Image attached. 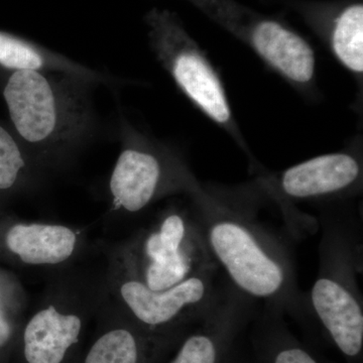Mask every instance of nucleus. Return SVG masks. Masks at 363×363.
Returning <instances> with one entry per match:
<instances>
[{
    "label": "nucleus",
    "mask_w": 363,
    "mask_h": 363,
    "mask_svg": "<svg viewBox=\"0 0 363 363\" xmlns=\"http://www.w3.org/2000/svg\"><path fill=\"white\" fill-rule=\"evenodd\" d=\"M95 82L65 73L11 72L4 87L16 138L33 162L67 156L91 135Z\"/></svg>",
    "instance_id": "nucleus-1"
},
{
    "label": "nucleus",
    "mask_w": 363,
    "mask_h": 363,
    "mask_svg": "<svg viewBox=\"0 0 363 363\" xmlns=\"http://www.w3.org/2000/svg\"><path fill=\"white\" fill-rule=\"evenodd\" d=\"M199 198L207 247L234 290L247 298L298 309L292 262L279 241L247 217L213 204L202 193Z\"/></svg>",
    "instance_id": "nucleus-2"
},
{
    "label": "nucleus",
    "mask_w": 363,
    "mask_h": 363,
    "mask_svg": "<svg viewBox=\"0 0 363 363\" xmlns=\"http://www.w3.org/2000/svg\"><path fill=\"white\" fill-rule=\"evenodd\" d=\"M119 269L152 291L168 290L196 274L216 272L199 221L169 210L123 250Z\"/></svg>",
    "instance_id": "nucleus-3"
},
{
    "label": "nucleus",
    "mask_w": 363,
    "mask_h": 363,
    "mask_svg": "<svg viewBox=\"0 0 363 363\" xmlns=\"http://www.w3.org/2000/svg\"><path fill=\"white\" fill-rule=\"evenodd\" d=\"M150 48L186 97L215 123L238 135L220 76L178 16L154 9L145 16Z\"/></svg>",
    "instance_id": "nucleus-4"
},
{
    "label": "nucleus",
    "mask_w": 363,
    "mask_h": 363,
    "mask_svg": "<svg viewBox=\"0 0 363 363\" xmlns=\"http://www.w3.org/2000/svg\"><path fill=\"white\" fill-rule=\"evenodd\" d=\"M352 250L342 233H326L310 307L344 357L357 360L362 354L363 306Z\"/></svg>",
    "instance_id": "nucleus-5"
},
{
    "label": "nucleus",
    "mask_w": 363,
    "mask_h": 363,
    "mask_svg": "<svg viewBox=\"0 0 363 363\" xmlns=\"http://www.w3.org/2000/svg\"><path fill=\"white\" fill-rule=\"evenodd\" d=\"M188 1L252 48L272 70L296 87H311L316 66L314 50L292 28L241 6L235 0Z\"/></svg>",
    "instance_id": "nucleus-6"
},
{
    "label": "nucleus",
    "mask_w": 363,
    "mask_h": 363,
    "mask_svg": "<svg viewBox=\"0 0 363 363\" xmlns=\"http://www.w3.org/2000/svg\"><path fill=\"white\" fill-rule=\"evenodd\" d=\"M121 150L109 179L117 210L138 213L164 196L190 191L199 194L194 179L173 155L123 123Z\"/></svg>",
    "instance_id": "nucleus-7"
},
{
    "label": "nucleus",
    "mask_w": 363,
    "mask_h": 363,
    "mask_svg": "<svg viewBox=\"0 0 363 363\" xmlns=\"http://www.w3.org/2000/svg\"><path fill=\"white\" fill-rule=\"evenodd\" d=\"M215 274H196L168 290L152 291L118 269L117 298L133 324L157 335L206 315L222 294L215 285Z\"/></svg>",
    "instance_id": "nucleus-8"
},
{
    "label": "nucleus",
    "mask_w": 363,
    "mask_h": 363,
    "mask_svg": "<svg viewBox=\"0 0 363 363\" xmlns=\"http://www.w3.org/2000/svg\"><path fill=\"white\" fill-rule=\"evenodd\" d=\"M362 179V164L348 152H333L300 162L281 176V189L295 200L342 194Z\"/></svg>",
    "instance_id": "nucleus-9"
},
{
    "label": "nucleus",
    "mask_w": 363,
    "mask_h": 363,
    "mask_svg": "<svg viewBox=\"0 0 363 363\" xmlns=\"http://www.w3.org/2000/svg\"><path fill=\"white\" fill-rule=\"evenodd\" d=\"M82 318L50 305L33 315L23 333V357L28 363H63L78 342Z\"/></svg>",
    "instance_id": "nucleus-10"
},
{
    "label": "nucleus",
    "mask_w": 363,
    "mask_h": 363,
    "mask_svg": "<svg viewBox=\"0 0 363 363\" xmlns=\"http://www.w3.org/2000/svg\"><path fill=\"white\" fill-rule=\"evenodd\" d=\"M79 234L62 224L16 223L7 230L6 245L23 264L33 267L59 266L75 255Z\"/></svg>",
    "instance_id": "nucleus-11"
},
{
    "label": "nucleus",
    "mask_w": 363,
    "mask_h": 363,
    "mask_svg": "<svg viewBox=\"0 0 363 363\" xmlns=\"http://www.w3.org/2000/svg\"><path fill=\"white\" fill-rule=\"evenodd\" d=\"M247 298L233 288L225 295L221 294L203 317L202 328L184 340L169 363H219L227 338L245 309Z\"/></svg>",
    "instance_id": "nucleus-12"
},
{
    "label": "nucleus",
    "mask_w": 363,
    "mask_h": 363,
    "mask_svg": "<svg viewBox=\"0 0 363 363\" xmlns=\"http://www.w3.org/2000/svg\"><path fill=\"white\" fill-rule=\"evenodd\" d=\"M0 67L11 72L38 71L71 74L95 83L112 82L108 76L72 61L42 45L16 35L0 32Z\"/></svg>",
    "instance_id": "nucleus-13"
},
{
    "label": "nucleus",
    "mask_w": 363,
    "mask_h": 363,
    "mask_svg": "<svg viewBox=\"0 0 363 363\" xmlns=\"http://www.w3.org/2000/svg\"><path fill=\"white\" fill-rule=\"evenodd\" d=\"M150 336L135 324L114 327L94 341L83 363H145Z\"/></svg>",
    "instance_id": "nucleus-14"
},
{
    "label": "nucleus",
    "mask_w": 363,
    "mask_h": 363,
    "mask_svg": "<svg viewBox=\"0 0 363 363\" xmlns=\"http://www.w3.org/2000/svg\"><path fill=\"white\" fill-rule=\"evenodd\" d=\"M330 45L334 56L347 70L363 72V6L350 4L333 21Z\"/></svg>",
    "instance_id": "nucleus-15"
},
{
    "label": "nucleus",
    "mask_w": 363,
    "mask_h": 363,
    "mask_svg": "<svg viewBox=\"0 0 363 363\" xmlns=\"http://www.w3.org/2000/svg\"><path fill=\"white\" fill-rule=\"evenodd\" d=\"M30 160L16 135L0 125V192L11 190L26 180Z\"/></svg>",
    "instance_id": "nucleus-16"
},
{
    "label": "nucleus",
    "mask_w": 363,
    "mask_h": 363,
    "mask_svg": "<svg viewBox=\"0 0 363 363\" xmlns=\"http://www.w3.org/2000/svg\"><path fill=\"white\" fill-rule=\"evenodd\" d=\"M272 363H318L314 357L297 344H283L272 354Z\"/></svg>",
    "instance_id": "nucleus-17"
},
{
    "label": "nucleus",
    "mask_w": 363,
    "mask_h": 363,
    "mask_svg": "<svg viewBox=\"0 0 363 363\" xmlns=\"http://www.w3.org/2000/svg\"><path fill=\"white\" fill-rule=\"evenodd\" d=\"M13 336V328L7 319L6 312L0 301V350L6 347Z\"/></svg>",
    "instance_id": "nucleus-18"
}]
</instances>
